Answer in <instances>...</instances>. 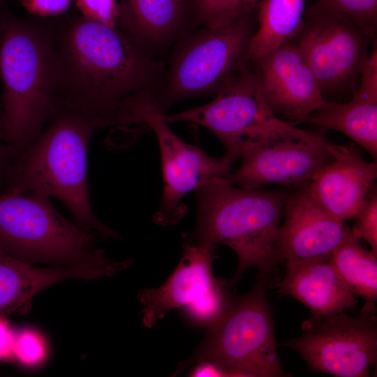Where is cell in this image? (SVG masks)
Segmentation results:
<instances>
[{
    "label": "cell",
    "instance_id": "obj_24",
    "mask_svg": "<svg viewBox=\"0 0 377 377\" xmlns=\"http://www.w3.org/2000/svg\"><path fill=\"white\" fill-rule=\"evenodd\" d=\"M374 188L372 186L367 194L354 217L356 223L351 228L358 237L369 244L374 253H377V193Z\"/></svg>",
    "mask_w": 377,
    "mask_h": 377
},
{
    "label": "cell",
    "instance_id": "obj_11",
    "mask_svg": "<svg viewBox=\"0 0 377 377\" xmlns=\"http://www.w3.org/2000/svg\"><path fill=\"white\" fill-rule=\"evenodd\" d=\"M302 334L281 345L297 352L314 371L338 377H365L377 360V317L367 301L358 316L343 311L314 316L302 324Z\"/></svg>",
    "mask_w": 377,
    "mask_h": 377
},
{
    "label": "cell",
    "instance_id": "obj_22",
    "mask_svg": "<svg viewBox=\"0 0 377 377\" xmlns=\"http://www.w3.org/2000/svg\"><path fill=\"white\" fill-rule=\"evenodd\" d=\"M361 239L348 227L330 262L341 281L355 296L366 301L377 298V253L362 246Z\"/></svg>",
    "mask_w": 377,
    "mask_h": 377
},
{
    "label": "cell",
    "instance_id": "obj_21",
    "mask_svg": "<svg viewBox=\"0 0 377 377\" xmlns=\"http://www.w3.org/2000/svg\"><path fill=\"white\" fill-rule=\"evenodd\" d=\"M306 0H260L257 29L250 44L251 62L292 40L303 21Z\"/></svg>",
    "mask_w": 377,
    "mask_h": 377
},
{
    "label": "cell",
    "instance_id": "obj_17",
    "mask_svg": "<svg viewBox=\"0 0 377 377\" xmlns=\"http://www.w3.org/2000/svg\"><path fill=\"white\" fill-rule=\"evenodd\" d=\"M193 8L194 0H117L116 27L161 60L193 29Z\"/></svg>",
    "mask_w": 377,
    "mask_h": 377
},
{
    "label": "cell",
    "instance_id": "obj_8",
    "mask_svg": "<svg viewBox=\"0 0 377 377\" xmlns=\"http://www.w3.org/2000/svg\"><path fill=\"white\" fill-rule=\"evenodd\" d=\"M375 40V31L318 0L306 8L292 40L314 73L323 96L354 93Z\"/></svg>",
    "mask_w": 377,
    "mask_h": 377
},
{
    "label": "cell",
    "instance_id": "obj_5",
    "mask_svg": "<svg viewBox=\"0 0 377 377\" xmlns=\"http://www.w3.org/2000/svg\"><path fill=\"white\" fill-rule=\"evenodd\" d=\"M99 239L62 216L50 198L35 193L0 192V248L23 261L90 269L112 276L131 259L118 261L96 246Z\"/></svg>",
    "mask_w": 377,
    "mask_h": 377
},
{
    "label": "cell",
    "instance_id": "obj_10",
    "mask_svg": "<svg viewBox=\"0 0 377 377\" xmlns=\"http://www.w3.org/2000/svg\"><path fill=\"white\" fill-rule=\"evenodd\" d=\"M168 123L185 121L214 133L235 161L249 150L292 124L274 114L263 98L249 66L226 83L205 105L165 115Z\"/></svg>",
    "mask_w": 377,
    "mask_h": 377
},
{
    "label": "cell",
    "instance_id": "obj_25",
    "mask_svg": "<svg viewBox=\"0 0 377 377\" xmlns=\"http://www.w3.org/2000/svg\"><path fill=\"white\" fill-rule=\"evenodd\" d=\"M13 357L25 365H35L45 357V343L36 332L24 330L15 333Z\"/></svg>",
    "mask_w": 377,
    "mask_h": 377
},
{
    "label": "cell",
    "instance_id": "obj_7",
    "mask_svg": "<svg viewBox=\"0 0 377 377\" xmlns=\"http://www.w3.org/2000/svg\"><path fill=\"white\" fill-rule=\"evenodd\" d=\"M269 278L257 276L251 290L230 296L192 360L209 361L228 376H286L278 355L266 290Z\"/></svg>",
    "mask_w": 377,
    "mask_h": 377
},
{
    "label": "cell",
    "instance_id": "obj_9",
    "mask_svg": "<svg viewBox=\"0 0 377 377\" xmlns=\"http://www.w3.org/2000/svg\"><path fill=\"white\" fill-rule=\"evenodd\" d=\"M125 106L135 126H144L155 134L160 149L163 189L152 216L155 224L172 226L185 215L181 202L216 177H227L233 163L226 156L212 157L200 147L182 140L169 126L156 95L142 93L128 98Z\"/></svg>",
    "mask_w": 377,
    "mask_h": 377
},
{
    "label": "cell",
    "instance_id": "obj_18",
    "mask_svg": "<svg viewBox=\"0 0 377 377\" xmlns=\"http://www.w3.org/2000/svg\"><path fill=\"white\" fill-rule=\"evenodd\" d=\"M339 131L377 157V47L371 53L360 74L352 99L346 103L325 100L302 124Z\"/></svg>",
    "mask_w": 377,
    "mask_h": 377
},
{
    "label": "cell",
    "instance_id": "obj_29",
    "mask_svg": "<svg viewBox=\"0 0 377 377\" xmlns=\"http://www.w3.org/2000/svg\"><path fill=\"white\" fill-rule=\"evenodd\" d=\"M15 333L4 316H0V360L13 357Z\"/></svg>",
    "mask_w": 377,
    "mask_h": 377
},
{
    "label": "cell",
    "instance_id": "obj_2",
    "mask_svg": "<svg viewBox=\"0 0 377 377\" xmlns=\"http://www.w3.org/2000/svg\"><path fill=\"white\" fill-rule=\"evenodd\" d=\"M54 22L3 15L0 40V137L17 156L59 108Z\"/></svg>",
    "mask_w": 377,
    "mask_h": 377
},
{
    "label": "cell",
    "instance_id": "obj_6",
    "mask_svg": "<svg viewBox=\"0 0 377 377\" xmlns=\"http://www.w3.org/2000/svg\"><path fill=\"white\" fill-rule=\"evenodd\" d=\"M257 10L228 24L192 29L171 50L156 96L167 110L192 96L216 94L251 64L250 44L257 29Z\"/></svg>",
    "mask_w": 377,
    "mask_h": 377
},
{
    "label": "cell",
    "instance_id": "obj_3",
    "mask_svg": "<svg viewBox=\"0 0 377 377\" xmlns=\"http://www.w3.org/2000/svg\"><path fill=\"white\" fill-rule=\"evenodd\" d=\"M100 121L59 107L41 134L14 161L3 191L59 199L75 222L98 239H120L94 214L90 202L87 153Z\"/></svg>",
    "mask_w": 377,
    "mask_h": 377
},
{
    "label": "cell",
    "instance_id": "obj_14",
    "mask_svg": "<svg viewBox=\"0 0 377 377\" xmlns=\"http://www.w3.org/2000/svg\"><path fill=\"white\" fill-rule=\"evenodd\" d=\"M260 93L279 118L295 126L325 101L318 81L292 40L251 62Z\"/></svg>",
    "mask_w": 377,
    "mask_h": 377
},
{
    "label": "cell",
    "instance_id": "obj_13",
    "mask_svg": "<svg viewBox=\"0 0 377 377\" xmlns=\"http://www.w3.org/2000/svg\"><path fill=\"white\" fill-rule=\"evenodd\" d=\"M330 143L323 136L292 126L246 151L241 165L226 179L244 189L274 184L291 191L305 188L333 159Z\"/></svg>",
    "mask_w": 377,
    "mask_h": 377
},
{
    "label": "cell",
    "instance_id": "obj_28",
    "mask_svg": "<svg viewBox=\"0 0 377 377\" xmlns=\"http://www.w3.org/2000/svg\"><path fill=\"white\" fill-rule=\"evenodd\" d=\"M73 0H21L31 14L40 17L54 16L64 13Z\"/></svg>",
    "mask_w": 377,
    "mask_h": 377
},
{
    "label": "cell",
    "instance_id": "obj_33",
    "mask_svg": "<svg viewBox=\"0 0 377 377\" xmlns=\"http://www.w3.org/2000/svg\"></svg>",
    "mask_w": 377,
    "mask_h": 377
},
{
    "label": "cell",
    "instance_id": "obj_31",
    "mask_svg": "<svg viewBox=\"0 0 377 377\" xmlns=\"http://www.w3.org/2000/svg\"><path fill=\"white\" fill-rule=\"evenodd\" d=\"M189 376L207 377V376H228L227 373L216 364L209 361H198L191 370Z\"/></svg>",
    "mask_w": 377,
    "mask_h": 377
},
{
    "label": "cell",
    "instance_id": "obj_30",
    "mask_svg": "<svg viewBox=\"0 0 377 377\" xmlns=\"http://www.w3.org/2000/svg\"><path fill=\"white\" fill-rule=\"evenodd\" d=\"M17 157L15 150L0 137V190L4 188L8 172Z\"/></svg>",
    "mask_w": 377,
    "mask_h": 377
},
{
    "label": "cell",
    "instance_id": "obj_32",
    "mask_svg": "<svg viewBox=\"0 0 377 377\" xmlns=\"http://www.w3.org/2000/svg\"><path fill=\"white\" fill-rule=\"evenodd\" d=\"M3 18V16L0 15V40H1ZM1 103H0V127H1Z\"/></svg>",
    "mask_w": 377,
    "mask_h": 377
},
{
    "label": "cell",
    "instance_id": "obj_20",
    "mask_svg": "<svg viewBox=\"0 0 377 377\" xmlns=\"http://www.w3.org/2000/svg\"><path fill=\"white\" fill-rule=\"evenodd\" d=\"M105 277L101 271L60 266L40 267L18 259L0 248V316L23 307L41 290L64 280Z\"/></svg>",
    "mask_w": 377,
    "mask_h": 377
},
{
    "label": "cell",
    "instance_id": "obj_27",
    "mask_svg": "<svg viewBox=\"0 0 377 377\" xmlns=\"http://www.w3.org/2000/svg\"><path fill=\"white\" fill-rule=\"evenodd\" d=\"M84 17L116 27L117 0H75Z\"/></svg>",
    "mask_w": 377,
    "mask_h": 377
},
{
    "label": "cell",
    "instance_id": "obj_12",
    "mask_svg": "<svg viewBox=\"0 0 377 377\" xmlns=\"http://www.w3.org/2000/svg\"><path fill=\"white\" fill-rule=\"evenodd\" d=\"M214 250L186 240L182 258L166 281L158 288L138 292L145 327H152L177 308L198 326L208 327L219 317L230 295L228 284L213 272Z\"/></svg>",
    "mask_w": 377,
    "mask_h": 377
},
{
    "label": "cell",
    "instance_id": "obj_16",
    "mask_svg": "<svg viewBox=\"0 0 377 377\" xmlns=\"http://www.w3.org/2000/svg\"><path fill=\"white\" fill-rule=\"evenodd\" d=\"M333 159L321 168L307 186L313 200L335 218L354 219L373 186L376 163L367 161L352 145L330 143Z\"/></svg>",
    "mask_w": 377,
    "mask_h": 377
},
{
    "label": "cell",
    "instance_id": "obj_15",
    "mask_svg": "<svg viewBox=\"0 0 377 377\" xmlns=\"http://www.w3.org/2000/svg\"><path fill=\"white\" fill-rule=\"evenodd\" d=\"M283 218L279 250L285 265L330 260L348 227L321 207L307 186L288 193Z\"/></svg>",
    "mask_w": 377,
    "mask_h": 377
},
{
    "label": "cell",
    "instance_id": "obj_1",
    "mask_svg": "<svg viewBox=\"0 0 377 377\" xmlns=\"http://www.w3.org/2000/svg\"><path fill=\"white\" fill-rule=\"evenodd\" d=\"M60 107L126 130V99L158 92L165 62L147 54L117 27L75 15L54 22Z\"/></svg>",
    "mask_w": 377,
    "mask_h": 377
},
{
    "label": "cell",
    "instance_id": "obj_19",
    "mask_svg": "<svg viewBox=\"0 0 377 377\" xmlns=\"http://www.w3.org/2000/svg\"><path fill=\"white\" fill-rule=\"evenodd\" d=\"M278 292L304 304L314 316L353 309L357 300L341 281L330 260L286 265Z\"/></svg>",
    "mask_w": 377,
    "mask_h": 377
},
{
    "label": "cell",
    "instance_id": "obj_23",
    "mask_svg": "<svg viewBox=\"0 0 377 377\" xmlns=\"http://www.w3.org/2000/svg\"><path fill=\"white\" fill-rule=\"evenodd\" d=\"M260 0H194L193 29L228 24L257 10Z\"/></svg>",
    "mask_w": 377,
    "mask_h": 377
},
{
    "label": "cell",
    "instance_id": "obj_4",
    "mask_svg": "<svg viewBox=\"0 0 377 377\" xmlns=\"http://www.w3.org/2000/svg\"><path fill=\"white\" fill-rule=\"evenodd\" d=\"M195 192L196 223L186 240L214 249L223 244L235 252L238 265L230 285L251 268L269 278L282 263L280 230L289 192L244 189L226 177H216Z\"/></svg>",
    "mask_w": 377,
    "mask_h": 377
},
{
    "label": "cell",
    "instance_id": "obj_26",
    "mask_svg": "<svg viewBox=\"0 0 377 377\" xmlns=\"http://www.w3.org/2000/svg\"><path fill=\"white\" fill-rule=\"evenodd\" d=\"M348 15L360 24L376 31L377 0H318Z\"/></svg>",
    "mask_w": 377,
    "mask_h": 377
}]
</instances>
